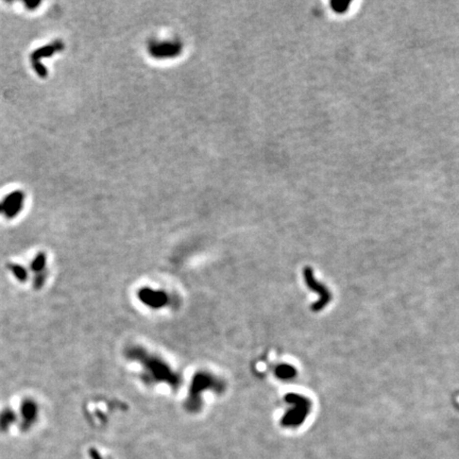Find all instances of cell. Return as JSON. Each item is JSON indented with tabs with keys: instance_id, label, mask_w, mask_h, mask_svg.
<instances>
[{
	"instance_id": "1",
	"label": "cell",
	"mask_w": 459,
	"mask_h": 459,
	"mask_svg": "<svg viewBox=\"0 0 459 459\" xmlns=\"http://www.w3.org/2000/svg\"><path fill=\"white\" fill-rule=\"evenodd\" d=\"M133 355L137 356L138 360L145 364L144 367H146L148 375L152 377L154 381H165L171 385L178 384L177 375L159 358L149 356L140 350H135Z\"/></svg>"
},
{
	"instance_id": "2",
	"label": "cell",
	"mask_w": 459,
	"mask_h": 459,
	"mask_svg": "<svg viewBox=\"0 0 459 459\" xmlns=\"http://www.w3.org/2000/svg\"><path fill=\"white\" fill-rule=\"evenodd\" d=\"M220 383L215 380V377L210 375L209 373H198L194 375L193 381V386L191 389V395H190V403L193 407H196L199 399H200V392L210 387H215L219 385Z\"/></svg>"
},
{
	"instance_id": "3",
	"label": "cell",
	"mask_w": 459,
	"mask_h": 459,
	"mask_svg": "<svg viewBox=\"0 0 459 459\" xmlns=\"http://www.w3.org/2000/svg\"><path fill=\"white\" fill-rule=\"evenodd\" d=\"M138 297L144 304L148 305L149 307H153V309L163 307L168 301L167 295L164 292L151 290L150 288H143L138 292Z\"/></svg>"
},
{
	"instance_id": "4",
	"label": "cell",
	"mask_w": 459,
	"mask_h": 459,
	"mask_svg": "<svg viewBox=\"0 0 459 459\" xmlns=\"http://www.w3.org/2000/svg\"><path fill=\"white\" fill-rule=\"evenodd\" d=\"M63 49H64V44H63V42L55 41L52 44H49V45L36 49L35 51H33L32 54H31V61H41V59L51 56L56 51H62Z\"/></svg>"
},
{
	"instance_id": "5",
	"label": "cell",
	"mask_w": 459,
	"mask_h": 459,
	"mask_svg": "<svg viewBox=\"0 0 459 459\" xmlns=\"http://www.w3.org/2000/svg\"><path fill=\"white\" fill-rule=\"evenodd\" d=\"M24 193L21 191H16V192L7 194V196L3 198L2 202H0V203H1L2 205L3 212H5L11 205L15 204L16 202H20V201H24Z\"/></svg>"
},
{
	"instance_id": "6",
	"label": "cell",
	"mask_w": 459,
	"mask_h": 459,
	"mask_svg": "<svg viewBox=\"0 0 459 459\" xmlns=\"http://www.w3.org/2000/svg\"><path fill=\"white\" fill-rule=\"evenodd\" d=\"M172 50L173 51L177 52V50H178V46H175V45H159V46H156L152 49V51H153V54L156 55V56H169V55H172Z\"/></svg>"
},
{
	"instance_id": "7",
	"label": "cell",
	"mask_w": 459,
	"mask_h": 459,
	"mask_svg": "<svg viewBox=\"0 0 459 459\" xmlns=\"http://www.w3.org/2000/svg\"><path fill=\"white\" fill-rule=\"evenodd\" d=\"M276 375L281 377V379H290L294 375V370L290 366L283 364V366H280L276 369Z\"/></svg>"
},
{
	"instance_id": "8",
	"label": "cell",
	"mask_w": 459,
	"mask_h": 459,
	"mask_svg": "<svg viewBox=\"0 0 459 459\" xmlns=\"http://www.w3.org/2000/svg\"><path fill=\"white\" fill-rule=\"evenodd\" d=\"M23 205H24V201H20V202H16L15 204L11 205L9 209L4 212L5 217H7V218H13L16 215H18V213H20L23 209Z\"/></svg>"
},
{
	"instance_id": "9",
	"label": "cell",
	"mask_w": 459,
	"mask_h": 459,
	"mask_svg": "<svg viewBox=\"0 0 459 459\" xmlns=\"http://www.w3.org/2000/svg\"><path fill=\"white\" fill-rule=\"evenodd\" d=\"M31 62H32V65H33V68H34V71L36 72V73L39 74L41 78H46L47 74H48V72H47V68L45 67V65H44L41 61H31Z\"/></svg>"
},
{
	"instance_id": "10",
	"label": "cell",
	"mask_w": 459,
	"mask_h": 459,
	"mask_svg": "<svg viewBox=\"0 0 459 459\" xmlns=\"http://www.w3.org/2000/svg\"><path fill=\"white\" fill-rule=\"evenodd\" d=\"M41 1H24V4L26 5V8L28 10H35L37 7H39V5H41Z\"/></svg>"
},
{
	"instance_id": "11",
	"label": "cell",
	"mask_w": 459,
	"mask_h": 459,
	"mask_svg": "<svg viewBox=\"0 0 459 459\" xmlns=\"http://www.w3.org/2000/svg\"><path fill=\"white\" fill-rule=\"evenodd\" d=\"M3 212V209H2V205L1 203H0V213H2Z\"/></svg>"
}]
</instances>
